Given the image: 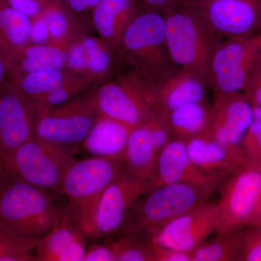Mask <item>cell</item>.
<instances>
[{"instance_id": "1", "label": "cell", "mask_w": 261, "mask_h": 261, "mask_svg": "<svg viewBox=\"0 0 261 261\" xmlns=\"http://www.w3.org/2000/svg\"><path fill=\"white\" fill-rule=\"evenodd\" d=\"M54 196L27 182L0 178V226L19 238L38 243L56 224L65 206Z\"/></svg>"}, {"instance_id": "2", "label": "cell", "mask_w": 261, "mask_h": 261, "mask_svg": "<svg viewBox=\"0 0 261 261\" xmlns=\"http://www.w3.org/2000/svg\"><path fill=\"white\" fill-rule=\"evenodd\" d=\"M163 14L166 44L173 64L208 87L211 62L222 39L198 15L177 3Z\"/></svg>"}, {"instance_id": "3", "label": "cell", "mask_w": 261, "mask_h": 261, "mask_svg": "<svg viewBox=\"0 0 261 261\" xmlns=\"http://www.w3.org/2000/svg\"><path fill=\"white\" fill-rule=\"evenodd\" d=\"M215 190L187 183L162 185L149 190L136 203L121 234L152 240L173 220L210 200Z\"/></svg>"}, {"instance_id": "4", "label": "cell", "mask_w": 261, "mask_h": 261, "mask_svg": "<svg viewBox=\"0 0 261 261\" xmlns=\"http://www.w3.org/2000/svg\"><path fill=\"white\" fill-rule=\"evenodd\" d=\"M166 32L164 14L144 9L122 36L117 53L147 85L176 68L168 53Z\"/></svg>"}, {"instance_id": "5", "label": "cell", "mask_w": 261, "mask_h": 261, "mask_svg": "<svg viewBox=\"0 0 261 261\" xmlns=\"http://www.w3.org/2000/svg\"><path fill=\"white\" fill-rule=\"evenodd\" d=\"M150 190V181L135 176L124 166L77 223L89 240L118 236L136 203Z\"/></svg>"}, {"instance_id": "6", "label": "cell", "mask_w": 261, "mask_h": 261, "mask_svg": "<svg viewBox=\"0 0 261 261\" xmlns=\"http://www.w3.org/2000/svg\"><path fill=\"white\" fill-rule=\"evenodd\" d=\"M74 154L34 137L16 151L2 177L13 176L51 195H61L65 173L76 160Z\"/></svg>"}, {"instance_id": "7", "label": "cell", "mask_w": 261, "mask_h": 261, "mask_svg": "<svg viewBox=\"0 0 261 261\" xmlns=\"http://www.w3.org/2000/svg\"><path fill=\"white\" fill-rule=\"evenodd\" d=\"M98 116L92 95L74 98L61 106L37 111L34 137L75 154Z\"/></svg>"}, {"instance_id": "8", "label": "cell", "mask_w": 261, "mask_h": 261, "mask_svg": "<svg viewBox=\"0 0 261 261\" xmlns=\"http://www.w3.org/2000/svg\"><path fill=\"white\" fill-rule=\"evenodd\" d=\"M261 61V32L222 41L211 62L209 88L215 96L243 93Z\"/></svg>"}, {"instance_id": "9", "label": "cell", "mask_w": 261, "mask_h": 261, "mask_svg": "<svg viewBox=\"0 0 261 261\" xmlns=\"http://www.w3.org/2000/svg\"><path fill=\"white\" fill-rule=\"evenodd\" d=\"M125 166V158L89 157L75 160L65 173L61 195L75 219L93 205Z\"/></svg>"}, {"instance_id": "10", "label": "cell", "mask_w": 261, "mask_h": 261, "mask_svg": "<svg viewBox=\"0 0 261 261\" xmlns=\"http://www.w3.org/2000/svg\"><path fill=\"white\" fill-rule=\"evenodd\" d=\"M219 188L216 233L240 231L250 226L261 202V165L247 163L228 176Z\"/></svg>"}, {"instance_id": "11", "label": "cell", "mask_w": 261, "mask_h": 261, "mask_svg": "<svg viewBox=\"0 0 261 261\" xmlns=\"http://www.w3.org/2000/svg\"><path fill=\"white\" fill-rule=\"evenodd\" d=\"M92 98L99 114L134 128L155 117L147 84L135 71L102 84Z\"/></svg>"}, {"instance_id": "12", "label": "cell", "mask_w": 261, "mask_h": 261, "mask_svg": "<svg viewBox=\"0 0 261 261\" xmlns=\"http://www.w3.org/2000/svg\"><path fill=\"white\" fill-rule=\"evenodd\" d=\"M192 10L221 39L261 32V0H177Z\"/></svg>"}, {"instance_id": "13", "label": "cell", "mask_w": 261, "mask_h": 261, "mask_svg": "<svg viewBox=\"0 0 261 261\" xmlns=\"http://www.w3.org/2000/svg\"><path fill=\"white\" fill-rule=\"evenodd\" d=\"M37 117L34 103L7 84L0 92V178L16 151L34 138Z\"/></svg>"}, {"instance_id": "14", "label": "cell", "mask_w": 261, "mask_h": 261, "mask_svg": "<svg viewBox=\"0 0 261 261\" xmlns=\"http://www.w3.org/2000/svg\"><path fill=\"white\" fill-rule=\"evenodd\" d=\"M219 224L217 203L208 200L173 220L154 235L156 245L192 252L216 233Z\"/></svg>"}, {"instance_id": "15", "label": "cell", "mask_w": 261, "mask_h": 261, "mask_svg": "<svg viewBox=\"0 0 261 261\" xmlns=\"http://www.w3.org/2000/svg\"><path fill=\"white\" fill-rule=\"evenodd\" d=\"M252 114V104L244 93L215 96L205 135L225 145L243 149Z\"/></svg>"}, {"instance_id": "16", "label": "cell", "mask_w": 261, "mask_h": 261, "mask_svg": "<svg viewBox=\"0 0 261 261\" xmlns=\"http://www.w3.org/2000/svg\"><path fill=\"white\" fill-rule=\"evenodd\" d=\"M172 137L157 117L132 128L125 151V167L152 183L160 154Z\"/></svg>"}, {"instance_id": "17", "label": "cell", "mask_w": 261, "mask_h": 261, "mask_svg": "<svg viewBox=\"0 0 261 261\" xmlns=\"http://www.w3.org/2000/svg\"><path fill=\"white\" fill-rule=\"evenodd\" d=\"M225 179L199 169L187 153L185 142L172 139L160 154L151 190L168 184L187 183L216 190Z\"/></svg>"}, {"instance_id": "18", "label": "cell", "mask_w": 261, "mask_h": 261, "mask_svg": "<svg viewBox=\"0 0 261 261\" xmlns=\"http://www.w3.org/2000/svg\"><path fill=\"white\" fill-rule=\"evenodd\" d=\"M147 86L149 102L158 118L189 103L204 100L208 88L192 73L177 68Z\"/></svg>"}, {"instance_id": "19", "label": "cell", "mask_w": 261, "mask_h": 261, "mask_svg": "<svg viewBox=\"0 0 261 261\" xmlns=\"http://www.w3.org/2000/svg\"><path fill=\"white\" fill-rule=\"evenodd\" d=\"M87 237L65 206L63 214L36 246V260L84 261Z\"/></svg>"}, {"instance_id": "20", "label": "cell", "mask_w": 261, "mask_h": 261, "mask_svg": "<svg viewBox=\"0 0 261 261\" xmlns=\"http://www.w3.org/2000/svg\"><path fill=\"white\" fill-rule=\"evenodd\" d=\"M185 142L192 162L207 174L226 178L247 163L243 149L220 143L205 134Z\"/></svg>"}, {"instance_id": "21", "label": "cell", "mask_w": 261, "mask_h": 261, "mask_svg": "<svg viewBox=\"0 0 261 261\" xmlns=\"http://www.w3.org/2000/svg\"><path fill=\"white\" fill-rule=\"evenodd\" d=\"M140 6L137 0H100L92 10L94 29L116 53L123 33L142 11Z\"/></svg>"}, {"instance_id": "22", "label": "cell", "mask_w": 261, "mask_h": 261, "mask_svg": "<svg viewBox=\"0 0 261 261\" xmlns=\"http://www.w3.org/2000/svg\"><path fill=\"white\" fill-rule=\"evenodd\" d=\"M132 129L121 122L99 113L80 149L89 157L125 158Z\"/></svg>"}, {"instance_id": "23", "label": "cell", "mask_w": 261, "mask_h": 261, "mask_svg": "<svg viewBox=\"0 0 261 261\" xmlns=\"http://www.w3.org/2000/svg\"><path fill=\"white\" fill-rule=\"evenodd\" d=\"M211 118V105L204 99L185 105L158 118L172 139L186 142L207 133Z\"/></svg>"}, {"instance_id": "24", "label": "cell", "mask_w": 261, "mask_h": 261, "mask_svg": "<svg viewBox=\"0 0 261 261\" xmlns=\"http://www.w3.org/2000/svg\"><path fill=\"white\" fill-rule=\"evenodd\" d=\"M32 20L0 0V57L9 72L18 53L29 44Z\"/></svg>"}, {"instance_id": "25", "label": "cell", "mask_w": 261, "mask_h": 261, "mask_svg": "<svg viewBox=\"0 0 261 261\" xmlns=\"http://www.w3.org/2000/svg\"><path fill=\"white\" fill-rule=\"evenodd\" d=\"M66 49L56 44H27L10 65L8 81L38 70H63Z\"/></svg>"}, {"instance_id": "26", "label": "cell", "mask_w": 261, "mask_h": 261, "mask_svg": "<svg viewBox=\"0 0 261 261\" xmlns=\"http://www.w3.org/2000/svg\"><path fill=\"white\" fill-rule=\"evenodd\" d=\"M70 75L63 70H38L8 81L7 84L34 102L64 84Z\"/></svg>"}, {"instance_id": "27", "label": "cell", "mask_w": 261, "mask_h": 261, "mask_svg": "<svg viewBox=\"0 0 261 261\" xmlns=\"http://www.w3.org/2000/svg\"><path fill=\"white\" fill-rule=\"evenodd\" d=\"M216 233L192 252V261L240 260L241 230Z\"/></svg>"}, {"instance_id": "28", "label": "cell", "mask_w": 261, "mask_h": 261, "mask_svg": "<svg viewBox=\"0 0 261 261\" xmlns=\"http://www.w3.org/2000/svg\"><path fill=\"white\" fill-rule=\"evenodd\" d=\"M87 57V73L84 80L87 84L103 80L112 69L113 51L114 49L100 37L82 38Z\"/></svg>"}, {"instance_id": "29", "label": "cell", "mask_w": 261, "mask_h": 261, "mask_svg": "<svg viewBox=\"0 0 261 261\" xmlns=\"http://www.w3.org/2000/svg\"><path fill=\"white\" fill-rule=\"evenodd\" d=\"M41 15L47 23L50 35V44L68 47L75 39L72 38L71 20L62 0H51L43 8Z\"/></svg>"}, {"instance_id": "30", "label": "cell", "mask_w": 261, "mask_h": 261, "mask_svg": "<svg viewBox=\"0 0 261 261\" xmlns=\"http://www.w3.org/2000/svg\"><path fill=\"white\" fill-rule=\"evenodd\" d=\"M117 261H154L152 240L133 233L114 237Z\"/></svg>"}, {"instance_id": "31", "label": "cell", "mask_w": 261, "mask_h": 261, "mask_svg": "<svg viewBox=\"0 0 261 261\" xmlns=\"http://www.w3.org/2000/svg\"><path fill=\"white\" fill-rule=\"evenodd\" d=\"M37 244L15 237L0 226V261L36 260Z\"/></svg>"}, {"instance_id": "32", "label": "cell", "mask_w": 261, "mask_h": 261, "mask_svg": "<svg viewBox=\"0 0 261 261\" xmlns=\"http://www.w3.org/2000/svg\"><path fill=\"white\" fill-rule=\"evenodd\" d=\"M87 86L88 84L83 79L71 75L64 84L33 103L35 105L37 111L61 106L74 99Z\"/></svg>"}, {"instance_id": "33", "label": "cell", "mask_w": 261, "mask_h": 261, "mask_svg": "<svg viewBox=\"0 0 261 261\" xmlns=\"http://www.w3.org/2000/svg\"><path fill=\"white\" fill-rule=\"evenodd\" d=\"M242 231V249L240 260L261 261V225Z\"/></svg>"}, {"instance_id": "34", "label": "cell", "mask_w": 261, "mask_h": 261, "mask_svg": "<svg viewBox=\"0 0 261 261\" xmlns=\"http://www.w3.org/2000/svg\"><path fill=\"white\" fill-rule=\"evenodd\" d=\"M65 67L70 74L84 80L87 73V57L82 38L73 40L67 47Z\"/></svg>"}, {"instance_id": "35", "label": "cell", "mask_w": 261, "mask_h": 261, "mask_svg": "<svg viewBox=\"0 0 261 261\" xmlns=\"http://www.w3.org/2000/svg\"><path fill=\"white\" fill-rule=\"evenodd\" d=\"M87 247L84 261H116L117 253L113 238L93 240Z\"/></svg>"}, {"instance_id": "36", "label": "cell", "mask_w": 261, "mask_h": 261, "mask_svg": "<svg viewBox=\"0 0 261 261\" xmlns=\"http://www.w3.org/2000/svg\"><path fill=\"white\" fill-rule=\"evenodd\" d=\"M50 43L49 29L42 15L40 14L39 16L32 19L29 34V44H47Z\"/></svg>"}, {"instance_id": "37", "label": "cell", "mask_w": 261, "mask_h": 261, "mask_svg": "<svg viewBox=\"0 0 261 261\" xmlns=\"http://www.w3.org/2000/svg\"><path fill=\"white\" fill-rule=\"evenodd\" d=\"M243 93L252 106L261 107V61L249 78Z\"/></svg>"}, {"instance_id": "38", "label": "cell", "mask_w": 261, "mask_h": 261, "mask_svg": "<svg viewBox=\"0 0 261 261\" xmlns=\"http://www.w3.org/2000/svg\"><path fill=\"white\" fill-rule=\"evenodd\" d=\"M261 133V107L252 106V114L251 121L245 134L243 142L244 153L253 143L257 136Z\"/></svg>"}, {"instance_id": "39", "label": "cell", "mask_w": 261, "mask_h": 261, "mask_svg": "<svg viewBox=\"0 0 261 261\" xmlns=\"http://www.w3.org/2000/svg\"><path fill=\"white\" fill-rule=\"evenodd\" d=\"M154 261H192V252L154 245Z\"/></svg>"}, {"instance_id": "40", "label": "cell", "mask_w": 261, "mask_h": 261, "mask_svg": "<svg viewBox=\"0 0 261 261\" xmlns=\"http://www.w3.org/2000/svg\"><path fill=\"white\" fill-rule=\"evenodd\" d=\"M8 4L17 11L32 19L39 16L44 7L36 0H7Z\"/></svg>"}, {"instance_id": "41", "label": "cell", "mask_w": 261, "mask_h": 261, "mask_svg": "<svg viewBox=\"0 0 261 261\" xmlns=\"http://www.w3.org/2000/svg\"><path fill=\"white\" fill-rule=\"evenodd\" d=\"M141 6L145 10L165 13L166 10L176 4L177 0H137Z\"/></svg>"}, {"instance_id": "42", "label": "cell", "mask_w": 261, "mask_h": 261, "mask_svg": "<svg viewBox=\"0 0 261 261\" xmlns=\"http://www.w3.org/2000/svg\"><path fill=\"white\" fill-rule=\"evenodd\" d=\"M100 0H62L70 10L76 13H83L93 10Z\"/></svg>"}, {"instance_id": "43", "label": "cell", "mask_w": 261, "mask_h": 261, "mask_svg": "<svg viewBox=\"0 0 261 261\" xmlns=\"http://www.w3.org/2000/svg\"><path fill=\"white\" fill-rule=\"evenodd\" d=\"M247 163L261 165V133L257 136L251 146L245 151Z\"/></svg>"}, {"instance_id": "44", "label": "cell", "mask_w": 261, "mask_h": 261, "mask_svg": "<svg viewBox=\"0 0 261 261\" xmlns=\"http://www.w3.org/2000/svg\"><path fill=\"white\" fill-rule=\"evenodd\" d=\"M8 81V70L3 58L0 57V92L5 88Z\"/></svg>"}, {"instance_id": "45", "label": "cell", "mask_w": 261, "mask_h": 261, "mask_svg": "<svg viewBox=\"0 0 261 261\" xmlns=\"http://www.w3.org/2000/svg\"><path fill=\"white\" fill-rule=\"evenodd\" d=\"M250 225H261V202Z\"/></svg>"}, {"instance_id": "46", "label": "cell", "mask_w": 261, "mask_h": 261, "mask_svg": "<svg viewBox=\"0 0 261 261\" xmlns=\"http://www.w3.org/2000/svg\"><path fill=\"white\" fill-rule=\"evenodd\" d=\"M36 1L39 3V4L42 5L44 8V6H46L51 0H36Z\"/></svg>"}]
</instances>
